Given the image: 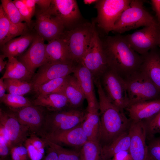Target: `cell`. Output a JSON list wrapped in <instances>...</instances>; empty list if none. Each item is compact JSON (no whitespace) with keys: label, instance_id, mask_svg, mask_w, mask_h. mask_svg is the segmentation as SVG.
Listing matches in <instances>:
<instances>
[{"label":"cell","instance_id":"obj_1","mask_svg":"<svg viewBox=\"0 0 160 160\" xmlns=\"http://www.w3.org/2000/svg\"><path fill=\"white\" fill-rule=\"evenodd\" d=\"M102 40L109 68L125 80L140 71L142 56L130 47L124 36H107Z\"/></svg>","mask_w":160,"mask_h":160},{"label":"cell","instance_id":"obj_2","mask_svg":"<svg viewBox=\"0 0 160 160\" xmlns=\"http://www.w3.org/2000/svg\"><path fill=\"white\" fill-rule=\"evenodd\" d=\"M98 96L100 119L99 143L101 147L111 143L122 133L129 130L131 121L114 106L105 95L100 79H94Z\"/></svg>","mask_w":160,"mask_h":160},{"label":"cell","instance_id":"obj_3","mask_svg":"<svg viewBox=\"0 0 160 160\" xmlns=\"http://www.w3.org/2000/svg\"><path fill=\"white\" fill-rule=\"evenodd\" d=\"M96 28L95 22L78 25L64 31L60 37L63 41L71 60L81 63Z\"/></svg>","mask_w":160,"mask_h":160},{"label":"cell","instance_id":"obj_4","mask_svg":"<svg viewBox=\"0 0 160 160\" xmlns=\"http://www.w3.org/2000/svg\"><path fill=\"white\" fill-rule=\"evenodd\" d=\"M87 114L86 110L81 108L68 107L47 112L40 137L58 131L69 129L81 124Z\"/></svg>","mask_w":160,"mask_h":160},{"label":"cell","instance_id":"obj_5","mask_svg":"<svg viewBox=\"0 0 160 160\" xmlns=\"http://www.w3.org/2000/svg\"><path fill=\"white\" fill-rule=\"evenodd\" d=\"M158 23L144 7L143 1L132 0L129 7L121 14L112 31L121 34L141 26Z\"/></svg>","mask_w":160,"mask_h":160},{"label":"cell","instance_id":"obj_6","mask_svg":"<svg viewBox=\"0 0 160 160\" xmlns=\"http://www.w3.org/2000/svg\"><path fill=\"white\" fill-rule=\"evenodd\" d=\"M100 79L102 87L108 99L120 111L124 112L129 105L125 80L109 68Z\"/></svg>","mask_w":160,"mask_h":160},{"label":"cell","instance_id":"obj_7","mask_svg":"<svg viewBox=\"0 0 160 160\" xmlns=\"http://www.w3.org/2000/svg\"><path fill=\"white\" fill-rule=\"evenodd\" d=\"M125 80L129 105L160 99V89L140 71Z\"/></svg>","mask_w":160,"mask_h":160},{"label":"cell","instance_id":"obj_8","mask_svg":"<svg viewBox=\"0 0 160 160\" xmlns=\"http://www.w3.org/2000/svg\"><path fill=\"white\" fill-rule=\"evenodd\" d=\"M132 0H99L96 2L97 26L106 34L112 31L122 12L128 8Z\"/></svg>","mask_w":160,"mask_h":160},{"label":"cell","instance_id":"obj_9","mask_svg":"<svg viewBox=\"0 0 160 160\" xmlns=\"http://www.w3.org/2000/svg\"><path fill=\"white\" fill-rule=\"evenodd\" d=\"M81 63L91 72L94 78H100L109 68L102 40L96 28Z\"/></svg>","mask_w":160,"mask_h":160},{"label":"cell","instance_id":"obj_10","mask_svg":"<svg viewBox=\"0 0 160 160\" xmlns=\"http://www.w3.org/2000/svg\"><path fill=\"white\" fill-rule=\"evenodd\" d=\"M124 36L130 47L143 55L159 45L160 25L156 23Z\"/></svg>","mask_w":160,"mask_h":160},{"label":"cell","instance_id":"obj_11","mask_svg":"<svg viewBox=\"0 0 160 160\" xmlns=\"http://www.w3.org/2000/svg\"><path fill=\"white\" fill-rule=\"evenodd\" d=\"M34 29L37 34L48 42L59 38L65 28L60 19L51 11L49 7L36 9Z\"/></svg>","mask_w":160,"mask_h":160},{"label":"cell","instance_id":"obj_12","mask_svg":"<svg viewBox=\"0 0 160 160\" xmlns=\"http://www.w3.org/2000/svg\"><path fill=\"white\" fill-rule=\"evenodd\" d=\"M79 64L72 62H47L38 68L30 82L33 89L49 81L73 73Z\"/></svg>","mask_w":160,"mask_h":160},{"label":"cell","instance_id":"obj_13","mask_svg":"<svg viewBox=\"0 0 160 160\" xmlns=\"http://www.w3.org/2000/svg\"><path fill=\"white\" fill-rule=\"evenodd\" d=\"M42 107L33 105L10 112L31 133L41 136L47 113Z\"/></svg>","mask_w":160,"mask_h":160},{"label":"cell","instance_id":"obj_14","mask_svg":"<svg viewBox=\"0 0 160 160\" xmlns=\"http://www.w3.org/2000/svg\"><path fill=\"white\" fill-rule=\"evenodd\" d=\"M44 41L37 34L27 51L16 57L33 76L37 68L47 62Z\"/></svg>","mask_w":160,"mask_h":160},{"label":"cell","instance_id":"obj_15","mask_svg":"<svg viewBox=\"0 0 160 160\" xmlns=\"http://www.w3.org/2000/svg\"><path fill=\"white\" fill-rule=\"evenodd\" d=\"M131 140L129 149L132 160H145L148 153L146 131L143 121H132L129 129Z\"/></svg>","mask_w":160,"mask_h":160},{"label":"cell","instance_id":"obj_16","mask_svg":"<svg viewBox=\"0 0 160 160\" xmlns=\"http://www.w3.org/2000/svg\"><path fill=\"white\" fill-rule=\"evenodd\" d=\"M0 124L4 127L12 147L22 145L31 134L28 128L21 124L10 113L0 109Z\"/></svg>","mask_w":160,"mask_h":160},{"label":"cell","instance_id":"obj_17","mask_svg":"<svg viewBox=\"0 0 160 160\" xmlns=\"http://www.w3.org/2000/svg\"><path fill=\"white\" fill-rule=\"evenodd\" d=\"M49 9L60 19L65 28L75 24L81 18L79 8L75 0H52Z\"/></svg>","mask_w":160,"mask_h":160},{"label":"cell","instance_id":"obj_18","mask_svg":"<svg viewBox=\"0 0 160 160\" xmlns=\"http://www.w3.org/2000/svg\"><path fill=\"white\" fill-rule=\"evenodd\" d=\"M81 124L69 129L54 132L43 138L61 146L81 148L88 140Z\"/></svg>","mask_w":160,"mask_h":160},{"label":"cell","instance_id":"obj_19","mask_svg":"<svg viewBox=\"0 0 160 160\" xmlns=\"http://www.w3.org/2000/svg\"><path fill=\"white\" fill-rule=\"evenodd\" d=\"M73 73L87 101V108L99 107L98 101L95 93L94 77L91 72L81 63L78 65Z\"/></svg>","mask_w":160,"mask_h":160},{"label":"cell","instance_id":"obj_20","mask_svg":"<svg viewBox=\"0 0 160 160\" xmlns=\"http://www.w3.org/2000/svg\"><path fill=\"white\" fill-rule=\"evenodd\" d=\"M132 121L149 119L160 112V99L144 101L130 104L125 110Z\"/></svg>","mask_w":160,"mask_h":160},{"label":"cell","instance_id":"obj_21","mask_svg":"<svg viewBox=\"0 0 160 160\" xmlns=\"http://www.w3.org/2000/svg\"><path fill=\"white\" fill-rule=\"evenodd\" d=\"M37 35L30 31L27 33L14 38L0 47L2 54L6 57H17L23 53L29 47Z\"/></svg>","mask_w":160,"mask_h":160},{"label":"cell","instance_id":"obj_22","mask_svg":"<svg viewBox=\"0 0 160 160\" xmlns=\"http://www.w3.org/2000/svg\"><path fill=\"white\" fill-rule=\"evenodd\" d=\"M153 49L142 55L140 71L160 89V54Z\"/></svg>","mask_w":160,"mask_h":160},{"label":"cell","instance_id":"obj_23","mask_svg":"<svg viewBox=\"0 0 160 160\" xmlns=\"http://www.w3.org/2000/svg\"><path fill=\"white\" fill-rule=\"evenodd\" d=\"M59 92L65 96L70 107L81 108L85 99L80 84L73 75L67 76L65 84Z\"/></svg>","mask_w":160,"mask_h":160},{"label":"cell","instance_id":"obj_24","mask_svg":"<svg viewBox=\"0 0 160 160\" xmlns=\"http://www.w3.org/2000/svg\"><path fill=\"white\" fill-rule=\"evenodd\" d=\"M86 110L87 114L82 127L88 140L99 143L100 126L99 107L87 108Z\"/></svg>","mask_w":160,"mask_h":160},{"label":"cell","instance_id":"obj_25","mask_svg":"<svg viewBox=\"0 0 160 160\" xmlns=\"http://www.w3.org/2000/svg\"><path fill=\"white\" fill-rule=\"evenodd\" d=\"M32 102L34 105L45 108L49 111L61 110L70 107L67 98L60 92L37 96Z\"/></svg>","mask_w":160,"mask_h":160},{"label":"cell","instance_id":"obj_26","mask_svg":"<svg viewBox=\"0 0 160 160\" xmlns=\"http://www.w3.org/2000/svg\"><path fill=\"white\" fill-rule=\"evenodd\" d=\"M45 51L47 62H73L70 58L63 41L60 37L46 44Z\"/></svg>","mask_w":160,"mask_h":160},{"label":"cell","instance_id":"obj_27","mask_svg":"<svg viewBox=\"0 0 160 160\" xmlns=\"http://www.w3.org/2000/svg\"><path fill=\"white\" fill-rule=\"evenodd\" d=\"M130 140L129 130L120 135L109 144L101 147L102 160H108L120 151H129Z\"/></svg>","mask_w":160,"mask_h":160},{"label":"cell","instance_id":"obj_28","mask_svg":"<svg viewBox=\"0 0 160 160\" xmlns=\"http://www.w3.org/2000/svg\"><path fill=\"white\" fill-rule=\"evenodd\" d=\"M8 58L5 72L1 78L15 79L28 82L31 80L33 75L16 57Z\"/></svg>","mask_w":160,"mask_h":160},{"label":"cell","instance_id":"obj_29","mask_svg":"<svg viewBox=\"0 0 160 160\" xmlns=\"http://www.w3.org/2000/svg\"><path fill=\"white\" fill-rule=\"evenodd\" d=\"M23 145L26 148L30 160H41L44 157L47 144L46 139L31 134Z\"/></svg>","mask_w":160,"mask_h":160},{"label":"cell","instance_id":"obj_30","mask_svg":"<svg viewBox=\"0 0 160 160\" xmlns=\"http://www.w3.org/2000/svg\"><path fill=\"white\" fill-rule=\"evenodd\" d=\"M3 79L8 93L23 96L33 89L30 82L13 79Z\"/></svg>","mask_w":160,"mask_h":160},{"label":"cell","instance_id":"obj_31","mask_svg":"<svg viewBox=\"0 0 160 160\" xmlns=\"http://www.w3.org/2000/svg\"><path fill=\"white\" fill-rule=\"evenodd\" d=\"M0 100L11 111L18 110L33 105L32 102L23 96L9 93L5 94Z\"/></svg>","mask_w":160,"mask_h":160},{"label":"cell","instance_id":"obj_32","mask_svg":"<svg viewBox=\"0 0 160 160\" xmlns=\"http://www.w3.org/2000/svg\"><path fill=\"white\" fill-rule=\"evenodd\" d=\"M68 76L49 81L36 88L33 91L36 92L37 96L59 92L65 84Z\"/></svg>","mask_w":160,"mask_h":160},{"label":"cell","instance_id":"obj_33","mask_svg":"<svg viewBox=\"0 0 160 160\" xmlns=\"http://www.w3.org/2000/svg\"><path fill=\"white\" fill-rule=\"evenodd\" d=\"M80 151L86 160H102L101 147L98 143L88 140Z\"/></svg>","mask_w":160,"mask_h":160},{"label":"cell","instance_id":"obj_34","mask_svg":"<svg viewBox=\"0 0 160 160\" xmlns=\"http://www.w3.org/2000/svg\"><path fill=\"white\" fill-rule=\"evenodd\" d=\"M46 139L47 145L57 152L59 160H80V150L79 151L68 149Z\"/></svg>","mask_w":160,"mask_h":160},{"label":"cell","instance_id":"obj_35","mask_svg":"<svg viewBox=\"0 0 160 160\" xmlns=\"http://www.w3.org/2000/svg\"><path fill=\"white\" fill-rule=\"evenodd\" d=\"M30 25L25 22L13 23L11 22L8 33L1 47L5 43L15 37L25 34L30 31Z\"/></svg>","mask_w":160,"mask_h":160},{"label":"cell","instance_id":"obj_36","mask_svg":"<svg viewBox=\"0 0 160 160\" xmlns=\"http://www.w3.org/2000/svg\"><path fill=\"white\" fill-rule=\"evenodd\" d=\"M1 4L6 15L13 23L24 21L19 10L13 1L11 0H1Z\"/></svg>","mask_w":160,"mask_h":160},{"label":"cell","instance_id":"obj_37","mask_svg":"<svg viewBox=\"0 0 160 160\" xmlns=\"http://www.w3.org/2000/svg\"><path fill=\"white\" fill-rule=\"evenodd\" d=\"M143 122L145 127L147 140L154 137L156 134L160 135V112L153 118Z\"/></svg>","mask_w":160,"mask_h":160},{"label":"cell","instance_id":"obj_38","mask_svg":"<svg viewBox=\"0 0 160 160\" xmlns=\"http://www.w3.org/2000/svg\"><path fill=\"white\" fill-rule=\"evenodd\" d=\"M11 22L0 5V45L7 36Z\"/></svg>","mask_w":160,"mask_h":160},{"label":"cell","instance_id":"obj_39","mask_svg":"<svg viewBox=\"0 0 160 160\" xmlns=\"http://www.w3.org/2000/svg\"><path fill=\"white\" fill-rule=\"evenodd\" d=\"M13 2L18 9L24 21L31 25L32 18L36 11L27 7L23 0H15Z\"/></svg>","mask_w":160,"mask_h":160},{"label":"cell","instance_id":"obj_40","mask_svg":"<svg viewBox=\"0 0 160 160\" xmlns=\"http://www.w3.org/2000/svg\"><path fill=\"white\" fill-rule=\"evenodd\" d=\"M148 140V154L154 160H160V135Z\"/></svg>","mask_w":160,"mask_h":160},{"label":"cell","instance_id":"obj_41","mask_svg":"<svg viewBox=\"0 0 160 160\" xmlns=\"http://www.w3.org/2000/svg\"><path fill=\"white\" fill-rule=\"evenodd\" d=\"M10 155L11 160H30L27 149L24 145L12 147Z\"/></svg>","mask_w":160,"mask_h":160},{"label":"cell","instance_id":"obj_42","mask_svg":"<svg viewBox=\"0 0 160 160\" xmlns=\"http://www.w3.org/2000/svg\"><path fill=\"white\" fill-rule=\"evenodd\" d=\"M10 149L4 140L0 137V160H5L10 153Z\"/></svg>","mask_w":160,"mask_h":160},{"label":"cell","instance_id":"obj_43","mask_svg":"<svg viewBox=\"0 0 160 160\" xmlns=\"http://www.w3.org/2000/svg\"><path fill=\"white\" fill-rule=\"evenodd\" d=\"M47 154L41 160H59L57 152L53 148L47 145Z\"/></svg>","mask_w":160,"mask_h":160},{"label":"cell","instance_id":"obj_44","mask_svg":"<svg viewBox=\"0 0 160 160\" xmlns=\"http://www.w3.org/2000/svg\"><path fill=\"white\" fill-rule=\"evenodd\" d=\"M116 160H132L129 151H123L115 155L112 158Z\"/></svg>","mask_w":160,"mask_h":160},{"label":"cell","instance_id":"obj_45","mask_svg":"<svg viewBox=\"0 0 160 160\" xmlns=\"http://www.w3.org/2000/svg\"><path fill=\"white\" fill-rule=\"evenodd\" d=\"M151 3L153 10L155 13L158 23L160 25V0H151Z\"/></svg>","mask_w":160,"mask_h":160},{"label":"cell","instance_id":"obj_46","mask_svg":"<svg viewBox=\"0 0 160 160\" xmlns=\"http://www.w3.org/2000/svg\"><path fill=\"white\" fill-rule=\"evenodd\" d=\"M36 5L39 7V8L45 10L50 7L52 0H34Z\"/></svg>","mask_w":160,"mask_h":160},{"label":"cell","instance_id":"obj_47","mask_svg":"<svg viewBox=\"0 0 160 160\" xmlns=\"http://www.w3.org/2000/svg\"><path fill=\"white\" fill-rule=\"evenodd\" d=\"M6 90V87L4 79L1 78L0 79V99L4 97Z\"/></svg>","mask_w":160,"mask_h":160},{"label":"cell","instance_id":"obj_48","mask_svg":"<svg viewBox=\"0 0 160 160\" xmlns=\"http://www.w3.org/2000/svg\"><path fill=\"white\" fill-rule=\"evenodd\" d=\"M6 58L5 56L2 54L0 55V72H1L6 67L7 63L8 61H5L4 59Z\"/></svg>","mask_w":160,"mask_h":160},{"label":"cell","instance_id":"obj_49","mask_svg":"<svg viewBox=\"0 0 160 160\" xmlns=\"http://www.w3.org/2000/svg\"><path fill=\"white\" fill-rule=\"evenodd\" d=\"M97 0H84V4H91L94 3H95Z\"/></svg>","mask_w":160,"mask_h":160},{"label":"cell","instance_id":"obj_50","mask_svg":"<svg viewBox=\"0 0 160 160\" xmlns=\"http://www.w3.org/2000/svg\"><path fill=\"white\" fill-rule=\"evenodd\" d=\"M145 160H154L151 157H150L148 154L147 155V157Z\"/></svg>","mask_w":160,"mask_h":160},{"label":"cell","instance_id":"obj_51","mask_svg":"<svg viewBox=\"0 0 160 160\" xmlns=\"http://www.w3.org/2000/svg\"><path fill=\"white\" fill-rule=\"evenodd\" d=\"M80 154H81V157H80V160H86L83 157L82 155L80 153Z\"/></svg>","mask_w":160,"mask_h":160},{"label":"cell","instance_id":"obj_52","mask_svg":"<svg viewBox=\"0 0 160 160\" xmlns=\"http://www.w3.org/2000/svg\"><path fill=\"white\" fill-rule=\"evenodd\" d=\"M108 160H115V159H114L111 158V159H109Z\"/></svg>","mask_w":160,"mask_h":160},{"label":"cell","instance_id":"obj_53","mask_svg":"<svg viewBox=\"0 0 160 160\" xmlns=\"http://www.w3.org/2000/svg\"><path fill=\"white\" fill-rule=\"evenodd\" d=\"M159 46H160V44H159Z\"/></svg>","mask_w":160,"mask_h":160},{"label":"cell","instance_id":"obj_54","mask_svg":"<svg viewBox=\"0 0 160 160\" xmlns=\"http://www.w3.org/2000/svg\"><path fill=\"white\" fill-rule=\"evenodd\" d=\"M5 160H6V159Z\"/></svg>","mask_w":160,"mask_h":160}]
</instances>
